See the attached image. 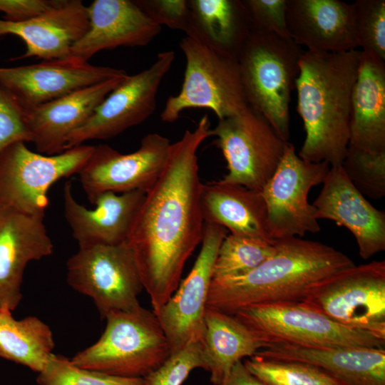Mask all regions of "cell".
<instances>
[{
    "label": "cell",
    "mask_w": 385,
    "mask_h": 385,
    "mask_svg": "<svg viewBox=\"0 0 385 385\" xmlns=\"http://www.w3.org/2000/svg\"><path fill=\"white\" fill-rule=\"evenodd\" d=\"M210 129L205 114L194 130H186L171 143L165 167L146 192L127 240L154 313L177 289L187 260L202 240V183L197 153Z\"/></svg>",
    "instance_id": "6da1fadb"
},
{
    "label": "cell",
    "mask_w": 385,
    "mask_h": 385,
    "mask_svg": "<svg viewBox=\"0 0 385 385\" xmlns=\"http://www.w3.org/2000/svg\"><path fill=\"white\" fill-rule=\"evenodd\" d=\"M354 265L346 254L319 242L278 240L273 255L248 273L212 278L207 307L234 315L253 306L300 302L314 284Z\"/></svg>",
    "instance_id": "7a4b0ae2"
},
{
    "label": "cell",
    "mask_w": 385,
    "mask_h": 385,
    "mask_svg": "<svg viewBox=\"0 0 385 385\" xmlns=\"http://www.w3.org/2000/svg\"><path fill=\"white\" fill-rule=\"evenodd\" d=\"M360 51H304L296 81L297 111L306 137L299 156L341 166L349 144L351 98Z\"/></svg>",
    "instance_id": "3957f363"
},
{
    "label": "cell",
    "mask_w": 385,
    "mask_h": 385,
    "mask_svg": "<svg viewBox=\"0 0 385 385\" xmlns=\"http://www.w3.org/2000/svg\"><path fill=\"white\" fill-rule=\"evenodd\" d=\"M304 50L291 38L250 32L237 58L248 105L284 141L289 138V103Z\"/></svg>",
    "instance_id": "277c9868"
},
{
    "label": "cell",
    "mask_w": 385,
    "mask_h": 385,
    "mask_svg": "<svg viewBox=\"0 0 385 385\" xmlns=\"http://www.w3.org/2000/svg\"><path fill=\"white\" fill-rule=\"evenodd\" d=\"M99 339L77 353L76 365L108 375L143 378L171 354L165 333L153 312L141 306L108 314Z\"/></svg>",
    "instance_id": "5b68a950"
},
{
    "label": "cell",
    "mask_w": 385,
    "mask_h": 385,
    "mask_svg": "<svg viewBox=\"0 0 385 385\" xmlns=\"http://www.w3.org/2000/svg\"><path fill=\"white\" fill-rule=\"evenodd\" d=\"M180 47L186 62L184 79L180 91L165 103L160 114L163 122H175L189 108L209 109L219 120L249 106L237 59L188 36L181 40Z\"/></svg>",
    "instance_id": "8992f818"
},
{
    "label": "cell",
    "mask_w": 385,
    "mask_h": 385,
    "mask_svg": "<svg viewBox=\"0 0 385 385\" xmlns=\"http://www.w3.org/2000/svg\"><path fill=\"white\" fill-rule=\"evenodd\" d=\"M301 302L343 326L385 338V261L342 269L314 284Z\"/></svg>",
    "instance_id": "52a82bcc"
},
{
    "label": "cell",
    "mask_w": 385,
    "mask_h": 385,
    "mask_svg": "<svg viewBox=\"0 0 385 385\" xmlns=\"http://www.w3.org/2000/svg\"><path fill=\"white\" fill-rule=\"evenodd\" d=\"M93 148L82 144L46 155L29 150L24 142L7 145L0 151V207L44 217L50 188L61 178L78 174Z\"/></svg>",
    "instance_id": "ba28073f"
},
{
    "label": "cell",
    "mask_w": 385,
    "mask_h": 385,
    "mask_svg": "<svg viewBox=\"0 0 385 385\" xmlns=\"http://www.w3.org/2000/svg\"><path fill=\"white\" fill-rule=\"evenodd\" d=\"M234 316L272 344L302 347L384 348L385 338L337 323L302 302L253 306Z\"/></svg>",
    "instance_id": "9c48e42d"
},
{
    "label": "cell",
    "mask_w": 385,
    "mask_h": 385,
    "mask_svg": "<svg viewBox=\"0 0 385 385\" xmlns=\"http://www.w3.org/2000/svg\"><path fill=\"white\" fill-rule=\"evenodd\" d=\"M66 267L68 284L93 299L102 319L140 307L138 297L144 288L127 242L80 246Z\"/></svg>",
    "instance_id": "30bf717a"
},
{
    "label": "cell",
    "mask_w": 385,
    "mask_h": 385,
    "mask_svg": "<svg viewBox=\"0 0 385 385\" xmlns=\"http://www.w3.org/2000/svg\"><path fill=\"white\" fill-rule=\"evenodd\" d=\"M227 162L222 182L260 191L274 173L288 142L250 106L210 129Z\"/></svg>",
    "instance_id": "8fae6325"
},
{
    "label": "cell",
    "mask_w": 385,
    "mask_h": 385,
    "mask_svg": "<svg viewBox=\"0 0 385 385\" xmlns=\"http://www.w3.org/2000/svg\"><path fill=\"white\" fill-rule=\"evenodd\" d=\"M330 165L302 159L288 142L272 178L260 190L265 200L269 232L273 240L317 233L320 226L316 209L308 201L310 190L324 182Z\"/></svg>",
    "instance_id": "7c38bea8"
},
{
    "label": "cell",
    "mask_w": 385,
    "mask_h": 385,
    "mask_svg": "<svg viewBox=\"0 0 385 385\" xmlns=\"http://www.w3.org/2000/svg\"><path fill=\"white\" fill-rule=\"evenodd\" d=\"M175 56L173 51L160 52L148 68L128 75L98 105L88 121L69 136L66 150L87 140L115 137L148 119L155 110L160 86Z\"/></svg>",
    "instance_id": "4fadbf2b"
},
{
    "label": "cell",
    "mask_w": 385,
    "mask_h": 385,
    "mask_svg": "<svg viewBox=\"0 0 385 385\" xmlns=\"http://www.w3.org/2000/svg\"><path fill=\"white\" fill-rule=\"evenodd\" d=\"M227 235L222 226L204 223L201 248L188 276L155 313L167 338L171 354L194 342L205 332V312L219 247Z\"/></svg>",
    "instance_id": "5bb4252c"
},
{
    "label": "cell",
    "mask_w": 385,
    "mask_h": 385,
    "mask_svg": "<svg viewBox=\"0 0 385 385\" xmlns=\"http://www.w3.org/2000/svg\"><path fill=\"white\" fill-rule=\"evenodd\" d=\"M168 138L149 133L135 151L122 154L107 144H99L79 173V180L88 200L105 192H147L162 173L170 147Z\"/></svg>",
    "instance_id": "9a60e30c"
},
{
    "label": "cell",
    "mask_w": 385,
    "mask_h": 385,
    "mask_svg": "<svg viewBox=\"0 0 385 385\" xmlns=\"http://www.w3.org/2000/svg\"><path fill=\"white\" fill-rule=\"evenodd\" d=\"M127 75L123 69L95 66L70 56L16 67H0V83L29 111L75 91Z\"/></svg>",
    "instance_id": "2e32d148"
},
{
    "label": "cell",
    "mask_w": 385,
    "mask_h": 385,
    "mask_svg": "<svg viewBox=\"0 0 385 385\" xmlns=\"http://www.w3.org/2000/svg\"><path fill=\"white\" fill-rule=\"evenodd\" d=\"M314 202L316 217L334 221L356 239L359 254L368 260L385 250V213L352 185L341 166L330 167Z\"/></svg>",
    "instance_id": "e0dca14e"
},
{
    "label": "cell",
    "mask_w": 385,
    "mask_h": 385,
    "mask_svg": "<svg viewBox=\"0 0 385 385\" xmlns=\"http://www.w3.org/2000/svg\"><path fill=\"white\" fill-rule=\"evenodd\" d=\"M43 219L0 207V309L13 311L18 307L28 263L53 252Z\"/></svg>",
    "instance_id": "ac0fdd59"
},
{
    "label": "cell",
    "mask_w": 385,
    "mask_h": 385,
    "mask_svg": "<svg viewBox=\"0 0 385 385\" xmlns=\"http://www.w3.org/2000/svg\"><path fill=\"white\" fill-rule=\"evenodd\" d=\"M146 192H105L88 209L78 203L72 192V183L63 187V212L78 247L115 245L127 242Z\"/></svg>",
    "instance_id": "d6986e66"
},
{
    "label": "cell",
    "mask_w": 385,
    "mask_h": 385,
    "mask_svg": "<svg viewBox=\"0 0 385 385\" xmlns=\"http://www.w3.org/2000/svg\"><path fill=\"white\" fill-rule=\"evenodd\" d=\"M127 76L83 88L25 111L36 151L46 155L65 151L69 136L88 121L98 105Z\"/></svg>",
    "instance_id": "ffe728a7"
},
{
    "label": "cell",
    "mask_w": 385,
    "mask_h": 385,
    "mask_svg": "<svg viewBox=\"0 0 385 385\" xmlns=\"http://www.w3.org/2000/svg\"><path fill=\"white\" fill-rule=\"evenodd\" d=\"M289 37L315 53H342L358 48L353 3L339 0H287Z\"/></svg>",
    "instance_id": "44dd1931"
},
{
    "label": "cell",
    "mask_w": 385,
    "mask_h": 385,
    "mask_svg": "<svg viewBox=\"0 0 385 385\" xmlns=\"http://www.w3.org/2000/svg\"><path fill=\"white\" fill-rule=\"evenodd\" d=\"M87 7L88 30L71 49L84 61L103 50L146 46L161 31L134 1L95 0Z\"/></svg>",
    "instance_id": "7402d4cb"
},
{
    "label": "cell",
    "mask_w": 385,
    "mask_h": 385,
    "mask_svg": "<svg viewBox=\"0 0 385 385\" xmlns=\"http://www.w3.org/2000/svg\"><path fill=\"white\" fill-rule=\"evenodd\" d=\"M88 28V7L81 0H61L57 6L24 21L0 19V36L14 35L26 45V52L14 60L34 56L43 61L67 58Z\"/></svg>",
    "instance_id": "603a6c76"
},
{
    "label": "cell",
    "mask_w": 385,
    "mask_h": 385,
    "mask_svg": "<svg viewBox=\"0 0 385 385\" xmlns=\"http://www.w3.org/2000/svg\"><path fill=\"white\" fill-rule=\"evenodd\" d=\"M255 354L309 364L324 369L348 385H385L384 348H311L272 344Z\"/></svg>",
    "instance_id": "cb8c5ba5"
},
{
    "label": "cell",
    "mask_w": 385,
    "mask_h": 385,
    "mask_svg": "<svg viewBox=\"0 0 385 385\" xmlns=\"http://www.w3.org/2000/svg\"><path fill=\"white\" fill-rule=\"evenodd\" d=\"M349 144L385 153V61L361 50L351 98Z\"/></svg>",
    "instance_id": "d4e9b609"
},
{
    "label": "cell",
    "mask_w": 385,
    "mask_h": 385,
    "mask_svg": "<svg viewBox=\"0 0 385 385\" xmlns=\"http://www.w3.org/2000/svg\"><path fill=\"white\" fill-rule=\"evenodd\" d=\"M200 206L204 223L228 229L230 234L274 243L260 191L221 180L202 184Z\"/></svg>",
    "instance_id": "484cf974"
},
{
    "label": "cell",
    "mask_w": 385,
    "mask_h": 385,
    "mask_svg": "<svg viewBox=\"0 0 385 385\" xmlns=\"http://www.w3.org/2000/svg\"><path fill=\"white\" fill-rule=\"evenodd\" d=\"M202 354L213 385L222 382L233 366L270 344L234 315L206 307Z\"/></svg>",
    "instance_id": "4316f807"
},
{
    "label": "cell",
    "mask_w": 385,
    "mask_h": 385,
    "mask_svg": "<svg viewBox=\"0 0 385 385\" xmlns=\"http://www.w3.org/2000/svg\"><path fill=\"white\" fill-rule=\"evenodd\" d=\"M192 38L237 59L251 31L242 0H190Z\"/></svg>",
    "instance_id": "83f0119b"
},
{
    "label": "cell",
    "mask_w": 385,
    "mask_h": 385,
    "mask_svg": "<svg viewBox=\"0 0 385 385\" xmlns=\"http://www.w3.org/2000/svg\"><path fill=\"white\" fill-rule=\"evenodd\" d=\"M50 327L36 317L18 320L11 311L0 309V357L39 373L53 354Z\"/></svg>",
    "instance_id": "f1b7e54d"
},
{
    "label": "cell",
    "mask_w": 385,
    "mask_h": 385,
    "mask_svg": "<svg viewBox=\"0 0 385 385\" xmlns=\"http://www.w3.org/2000/svg\"><path fill=\"white\" fill-rule=\"evenodd\" d=\"M245 367L266 385H348L318 366L257 354L244 361Z\"/></svg>",
    "instance_id": "f546056e"
},
{
    "label": "cell",
    "mask_w": 385,
    "mask_h": 385,
    "mask_svg": "<svg viewBox=\"0 0 385 385\" xmlns=\"http://www.w3.org/2000/svg\"><path fill=\"white\" fill-rule=\"evenodd\" d=\"M274 243L230 234L223 239L213 268V278L244 275L271 257Z\"/></svg>",
    "instance_id": "4dcf8cb0"
},
{
    "label": "cell",
    "mask_w": 385,
    "mask_h": 385,
    "mask_svg": "<svg viewBox=\"0 0 385 385\" xmlns=\"http://www.w3.org/2000/svg\"><path fill=\"white\" fill-rule=\"evenodd\" d=\"M341 167L352 185L373 200L385 195V153H371L349 144Z\"/></svg>",
    "instance_id": "1f68e13d"
},
{
    "label": "cell",
    "mask_w": 385,
    "mask_h": 385,
    "mask_svg": "<svg viewBox=\"0 0 385 385\" xmlns=\"http://www.w3.org/2000/svg\"><path fill=\"white\" fill-rule=\"evenodd\" d=\"M39 385H145L143 378H125L87 369L71 359L52 354L38 373Z\"/></svg>",
    "instance_id": "d6a6232c"
},
{
    "label": "cell",
    "mask_w": 385,
    "mask_h": 385,
    "mask_svg": "<svg viewBox=\"0 0 385 385\" xmlns=\"http://www.w3.org/2000/svg\"><path fill=\"white\" fill-rule=\"evenodd\" d=\"M353 5L358 48L385 61V1L357 0Z\"/></svg>",
    "instance_id": "836d02e7"
},
{
    "label": "cell",
    "mask_w": 385,
    "mask_h": 385,
    "mask_svg": "<svg viewBox=\"0 0 385 385\" xmlns=\"http://www.w3.org/2000/svg\"><path fill=\"white\" fill-rule=\"evenodd\" d=\"M197 368L205 369L201 342L191 343L180 351L170 354L143 379L145 385H182Z\"/></svg>",
    "instance_id": "e575fe53"
},
{
    "label": "cell",
    "mask_w": 385,
    "mask_h": 385,
    "mask_svg": "<svg viewBox=\"0 0 385 385\" xmlns=\"http://www.w3.org/2000/svg\"><path fill=\"white\" fill-rule=\"evenodd\" d=\"M251 32L289 38L286 11L287 0H242Z\"/></svg>",
    "instance_id": "d590c367"
},
{
    "label": "cell",
    "mask_w": 385,
    "mask_h": 385,
    "mask_svg": "<svg viewBox=\"0 0 385 385\" xmlns=\"http://www.w3.org/2000/svg\"><path fill=\"white\" fill-rule=\"evenodd\" d=\"M135 3L154 23L180 30L192 36L193 27L189 1L135 0Z\"/></svg>",
    "instance_id": "8d00e7d4"
},
{
    "label": "cell",
    "mask_w": 385,
    "mask_h": 385,
    "mask_svg": "<svg viewBox=\"0 0 385 385\" xmlns=\"http://www.w3.org/2000/svg\"><path fill=\"white\" fill-rule=\"evenodd\" d=\"M16 142H32L26 113L0 83V151Z\"/></svg>",
    "instance_id": "74e56055"
},
{
    "label": "cell",
    "mask_w": 385,
    "mask_h": 385,
    "mask_svg": "<svg viewBox=\"0 0 385 385\" xmlns=\"http://www.w3.org/2000/svg\"><path fill=\"white\" fill-rule=\"evenodd\" d=\"M61 0H0L3 20L19 22L35 17L57 6Z\"/></svg>",
    "instance_id": "f35d334b"
},
{
    "label": "cell",
    "mask_w": 385,
    "mask_h": 385,
    "mask_svg": "<svg viewBox=\"0 0 385 385\" xmlns=\"http://www.w3.org/2000/svg\"><path fill=\"white\" fill-rule=\"evenodd\" d=\"M217 385H266L245 367L242 361L237 362L227 377Z\"/></svg>",
    "instance_id": "ab89813d"
}]
</instances>
